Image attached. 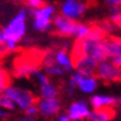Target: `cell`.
<instances>
[{
    "label": "cell",
    "mask_w": 121,
    "mask_h": 121,
    "mask_svg": "<svg viewBox=\"0 0 121 121\" xmlns=\"http://www.w3.org/2000/svg\"><path fill=\"white\" fill-rule=\"evenodd\" d=\"M79 55H87L97 59L98 62L103 59H107V51L104 46V38H92L87 36L82 40H76V43L73 47V55L79 56Z\"/></svg>",
    "instance_id": "1"
},
{
    "label": "cell",
    "mask_w": 121,
    "mask_h": 121,
    "mask_svg": "<svg viewBox=\"0 0 121 121\" xmlns=\"http://www.w3.org/2000/svg\"><path fill=\"white\" fill-rule=\"evenodd\" d=\"M28 16L29 10L27 6L19 9V11L10 19L9 23L3 29L6 40H12L16 43L22 41L28 29Z\"/></svg>",
    "instance_id": "2"
},
{
    "label": "cell",
    "mask_w": 121,
    "mask_h": 121,
    "mask_svg": "<svg viewBox=\"0 0 121 121\" xmlns=\"http://www.w3.org/2000/svg\"><path fill=\"white\" fill-rule=\"evenodd\" d=\"M56 6L52 4H44L38 9H30L29 16L33 18L32 27L35 32L46 33L52 29V19L56 15Z\"/></svg>",
    "instance_id": "3"
},
{
    "label": "cell",
    "mask_w": 121,
    "mask_h": 121,
    "mask_svg": "<svg viewBox=\"0 0 121 121\" xmlns=\"http://www.w3.org/2000/svg\"><path fill=\"white\" fill-rule=\"evenodd\" d=\"M5 93L13 100L16 107L19 108L21 110H24L26 108L33 105V104H36V102H38L35 95L32 91L23 88V87H17V86H13V85H9L5 88Z\"/></svg>",
    "instance_id": "4"
},
{
    "label": "cell",
    "mask_w": 121,
    "mask_h": 121,
    "mask_svg": "<svg viewBox=\"0 0 121 121\" xmlns=\"http://www.w3.org/2000/svg\"><path fill=\"white\" fill-rule=\"evenodd\" d=\"M99 81L103 82H120L121 81V68L117 67L109 58L98 62L96 74Z\"/></svg>",
    "instance_id": "5"
},
{
    "label": "cell",
    "mask_w": 121,
    "mask_h": 121,
    "mask_svg": "<svg viewBox=\"0 0 121 121\" xmlns=\"http://www.w3.org/2000/svg\"><path fill=\"white\" fill-rule=\"evenodd\" d=\"M86 0H63L59 5V13L70 19L79 21L87 11Z\"/></svg>",
    "instance_id": "6"
},
{
    "label": "cell",
    "mask_w": 121,
    "mask_h": 121,
    "mask_svg": "<svg viewBox=\"0 0 121 121\" xmlns=\"http://www.w3.org/2000/svg\"><path fill=\"white\" fill-rule=\"evenodd\" d=\"M79 22L75 19H70L63 15H55L52 19V28L55 30V33L60 35V36H73L75 38L76 30H78Z\"/></svg>",
    "instance_id": "7"
},
{
    "label": "cell",
    "mask_w": 121,
    "mask_h": 121,
    "mask_svg": "<svg viewBox=\"0 0 121 121\" xmlns=\"http://www.w3.org/2000/svg\"><path fill=\"white\" fill-rule=\"evenodd\" d=\"M38 110L40 116L45 119H51L57 116L62 110V100L57 98H40L38 102Z\"/></svg>",
    "instance_id": "8"
},
{
    "label": "cell",
    "mask_w": 121,
    "mask_h": 121,
    "mask_svg": "<svg viewBox=\"0 0 121 121\" xmlns=\"http://www.w3.org/2000/svg\"><path fill=\"white\" fill-rule=\"evenodd\" d=\"M67 113L70 117V121L87 120L91 113L90 102H87L85 99H76L68 107Z\"/></svg>",
    "instance_id": "9"
},
{
    "label": "cell",
    "mask_w": 121,
    "mask_h": 121,
    "mask_svg": "<svg viewBox=\"0 0 121 121\" xmlns=\"http://www.w3.org/2000/svg\"><path fill=\"white\" fill-rule=\"evenodd\" d=\"M74 69L82 75H95L98 65V60L87 55H79L73 57Z\"/></svg>",
    "instance_id": "10"
},
{
    "label": "cell",
    "mask_w": 121,
    "mask_h": 121,
    "mask_svg": "<svg viewBox=\"0 0 121 121\" xmlns=\"http://www.w3.org/2000/svg\"><path fill=\"white\" fill-rule=\"evenodd\" d=\"M117 102V98L112 95L105 93H93L90 98V105L92 109H99V108H110L115 107Z\"/></svg>",
    "instance_id": "11"
},
{
    "label": "cell",
    "mask_w": 121,
    "mask_h": 121,
    "mask_svg": "<svg viewBox=\"0 0 121 121\" xmlns=\"http://www.w3.org/2000/svg\"><path fill=\"white\" fill-rule=\"evenodd\" d=\"M99 79L96 75H84L76 85V88L84 95H93L98 90Z\"/></svg>",
    "instance_id": "12"
},
{
    "label": "cell",
    "mask_w": 121,
    "mask_h": 121,
    "mask_svg": "<svg viewBox=\"0 0 121 121\" xmlns=\"http://www.w3.org/2000/svg\"><path fill=\"white\" fill-rule=\"evenodd\" d=\"M55 62L60 65L67 73H72L74 70L73 57L70 56L65 48H57L55 50Z\"/></svg>",
    "instance_id": "13"
},
{
    "label": "cell",
    "mask_w": 121,
    "mask_h": 121,
    "mask_svg": "<svg viewBox=\"0 0 121 121\" xmlns=\"http://www.w3.org/2000/svg\"><path fill=\"white\" fill-rule=\"evenodd\" d=\"M115 114H116V112H115L114 107L93 109V110H91L87 120H90V121H110V120L115 119Z\"/></svg>",
    "instance_id": "14"
},
{
    "label": "cell",
    "mask_w": 121,
    "mask_h": 121,
    "mask_svg": "<svg viewBox=\"0 0 121 121\" xmlns=\"http://www.w3.org/2000/svg\"><path fill=\"white\" fill-rule=\"evenodd\" d=\"M104 46L108 58H113L121 53V36L110 35L104 38Z\"/></svg>",
    "instance_id": "15"
},
{
    "label": "cell",
    "mask_w": 121,
    "mask_h": 121,
    "mask_svg": "<svg viewBox=\"0 0 121 121\" xmlns=\"http://www.w3.org/2000/svg\"><path fill=\"white\" fill-rule=\"evenodd\" d=\"M39 93L40 98H57L59 96V88L57 87V85L50 81L48 84L40 85Z\"/></svg>",
    "instance_id": "16"
},
{
    "label": "cell",
    "mask_w": 121,
    "mask_h": 121,
    "mask_svg": "<svg viewBox=\"0 0 121 121\" xmlns=\"http://www.w3.org/2000/svg\"><path fill=\"white\" fill-rule=\"evenodd\" d=\"M35 68H36L35 65L30 64V63L19 64L15 69V74L17 78H32V74H33Z\"/></svg>",
    "instance_id": "17"
},
{
    "label": "cell",
    "mask_w": 121,
    "mask_h": 121,
    "mask_svg": "<svg viewBox=\"0 0 121 121\" xmlns=\"http://www.w3.org/2000/svg\"><path fill=\"white\" fill-rule=\"evenodd\" d=\"M44 72L50 78H59V76H63V75L68 74L65 70L60 65H58L57 63L51 64V65H47V67H44Z\"/></svg>",
    "instance_id": "18"
},
{
    "label": "cell",
    "mask_w": 121,
    "mask_h": 121,
    "mask_svg": "<svg viewBox=\"0 0 121 121\" xmlns=\"http://www.w3.org/2000/svg\"><path fill=\"white\" fill-rule=\"evenodd\" d=\"M109 19L114 26L121 27V6H110Z\"/></svg>",
    "instance_id": "19"
},
{
    "label": "cell",
    "mask_w": 121,
    "mask_h": 121,
    "mask_svg": "<svg viewBox=\"0 0 121 121\" xmlns=\"http://www.w3.org/2000/svg\"><path fill=\"white\" fill-rule=\"evenodd\" d=\"M0 107L10 110V112H12V110H15L17 108L13 100L5 93V91H1V92H0Z\"/></svg>",
    "instance_id": "20"
},
{
    "label": "cell",
    "mask_w": 121,
    "mask_h": 121,
    "mask_svg": "<svg viewBox=\"0 0 121 121\" xmlns=\"http://www.w3.org/2000/svg\"><path fill=\"white\" fill-rule=\"evenodd\" d=\"M32 78H34V79H35V81L39 84V86H40V85L48 84L50 81H51L50 76L44 72V70L41 72V70H39L38 68H35V69H34V72H33V74H32Z\"/></svg>",
    "instance_id": "21"
},
{
    "label": "cell",
    "mask_w": 121,
    "mask_h": 121,
    "mask_svg": "<svg viewBox=\"0 0 121 121\" xmlns=\"http://www.w3.org/2000/svg\"><path fill=\"white\" fill-rule=\"evenodd\" d=\"M91 28H92V27H91L90 24H86V23H81V22H79L75 39H76V40H82V39L87 38V36H88V34H90V32H91Z\"/></svg>",
    "instance_id": "22"
},
{
    "label": "cell",
    "mask_w": 121,
    "mask_h": 121,
    "mask_svg": "<svg viewBox=\"0 0 121 121\" xmlns=\"http://www.w3.org/2000/svg\"><path fill=\"white\" fill-rule=\"evenodd\" d=\"M55 50L51 48L46 51V53L44 55L43 57V67H47V65H51V64H55Z\"/></svg>",
    "instance_id": "23"
},
{
    "label": "cell",
    "mask_w": 121,
    "mask_h": 121,
    "mask_svg": "<svg viewBox=\"0 0 121 121\" xmlns=\"http://www.w3.org/2000/svg\"><path fill=\"white\" fill-rule=\"evenodd\" d=\"M10 85V75L4 69H0V92L5 91V88Z\"/></svg>",
    "instance_id": "24"
},
{
    "label": "cell",
    "mask_w": 121,
    "mask_h": 121,
    "mask_svg": "<svg viewBox=\"0 0 121 121\" xmlns=\"http://www.w3.org/2000/svg\"><path fill=\"white\" fill-rule=\"evenodd\" d=\"M84 75L81 74V73H79V72H75L73 73H70V76H69V81H68V85L69 86H72V87H75L76 88V85H78V82L80 81V79H81Z\"/></svg>",
    "instance_id": "25"
},
{
    "label": "cell",
    "mask_w": 121,
    "mask_h": 121,
    "mask_svg": "<svg viewBox=\"0 0 121 121\" xmlns=\"http://www.w3.org/2000/svg\"><path fill=\"white\" fill-rule=\"evenodd\" d=\"M24 115L28 116V117H33V119H38V114H39V110H38V105L36 104H33L28 108H26L24 110Z\"/></svg>",
    "instance_id": "26"
},
{
    "label": "cell",
    "mask_w": 121,
    "mask_h": 121,
    "mask_svg": "<svg viewBox=\"0 0 121 121\" xmlns=\"http://www.w3.org/2000/svg\"><path fill=\"white\" fill-rule=\"evenodd\" d=\"M24 4L28 9H38L45 4V0H24Z\"/></svg>",
    "instance_id": "27"
},
{
    "label": "cell",
    "mask_w": 121,
    "mask_h": 121,
    "mask_svg": "<svg viewBox=\"0 0 121 121\" xmlns=\"http://www.w3.org/2000/svg\"><path fill=\"white\" fill-rule=\"evenodd\" d=\"M56 119H57L58 121H70V117H69L68 113H59V114L56 116Z\"/></svg>",
    "instance_id": "28"
},
{
    "label": "cell",
    "mask_w": 121,
    "mask_h": 121,
    "mask_svg": "<svg viewBox=\"0 0 121 121\" xmlns=\"http://www.w3.org/2000/svg\"><path fill=\"white\" fill-rule=\"evenodd\" d=\"M9 115H10V110L0 107V119H6L9 117Z\"/></svg>",
    "instance_id": "29"
},
{
    "label": "cell",
    "mask_w": 121,
    "mask_h": 121,
    "mask_svg": "<svg viewBox=\"0 0 121 121\" xmlns=\"http://www.w3.org/2000/svg\"><path fill=\"white\" fill-rule=\"evenodd\" d=\"M105 4L109 6H121V0H105Z\"/></svg>",
    "instance_id": "30"
},
{
    "label": "cell",
    "mask_w": 121,
    "mask_h": 121,
    "mask_svg": "<svg viewBox=\"0 0 121 121\" xmlns=\"http://www.w3.org/2000/svg\"><path fill=\"white\" fill-rule=\"evenodd\" d=\"M109 59H110V60H113V62H114L117 67L121 68V53L117 55V56H115V57H113V58H109Z\"/></svg>",
    "instance_id": "31"
},
{
    "label": "cell",
    "mask_w": 121,
    "mask_h": 121,
    "mask_svg": "<svg viewBox=\"0 0 121 121\" xmlns=\"http://www.w3.org/2000/svg\"><path fill=\"white\" fill-rule=\"evenodd\" d=\"M5 40H6V38L4 35V32H3V30H0V44H4Z\"/></svg>",
    "instance_id": "32"
},
{
    "label": "cell",
    "mask_w": 121,
    "mask_h": 121,
    "mask_svg": "<svg viewBox=\"0 0 121 121\" xmlns=\"http://www.w3.org/2000/svg\"><path fill=\"white\" fill-rule=\"evenodd\" d=\"M116 104H117V108H119L120 113H121V97H120V98H117V102H116Z\"/></svg>",
    "instance_id": "33"
}]
</instances>
